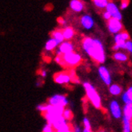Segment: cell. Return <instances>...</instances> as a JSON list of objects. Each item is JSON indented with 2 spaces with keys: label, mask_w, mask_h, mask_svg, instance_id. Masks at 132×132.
<instances>
[{
  "label": "cell",
  "mask_w": 132,
  "mask_h": 132,
  "mask_svg": "<svg viewBox=\"0 0 132 132\" xmlns=\"http://www.w3.org/2000/svg\"><path fill=\"white\" fill-rule=\"evenodd\" d=\"M114 60L118 61V62H121V63H123V62H127L128 59V56L127 54L123 53L122 51H116L114 55H113Z\"/></svg>",
  "instance_id": "20"
},
{
  "label": "cell",
  "mask_w": 132,
  "mask_h": 132,
  "mask_svg": "<svg viewBox=\"0 0 132 132\" xmlns=\"http://www.w3.org/2000/svg\"><path fill=\"white\" fill-rule=\"evenodd\" d=\"M126 43H119V44H114L113 46V50L116 51H119V50H125L126 48Z\"/></svg>",
  "instance_id": "27"
},
{
  "label": "cell",
  "mask_w": 132,
  "mask_h": 132,
  "mask_svg": "<svg viewBox=\"0 0 132 132\" xmlns=\"http://www.w3.org/2000/svg\"><path fill=\"white\" fill-rule=\"evenodd\" d=\"M125 44H126V48H125V50L127 51L129 53L132 54V40L130 39V40L127 41Z\"/></svg>",
  "instance_id": "29"
},
{
  "label": "cell",
  "mask_w": 132,
  "mask_h": 132,
  "mask_svg": "<svg viewBox=\"0 0 132 132\" xmlns=\"http://www.w3.org/2000/svg\"><path fill=\"white\" fill-rule=\"evenodd\" d=\"M75 50V46L71 41H64L63 43H61L57 50L55 51L56 56H61L63 55L73 52Z\"/></svg>",
  "instance_id": "7"
},
{
  "label": "cell",
  "mask_w": 132,
  "mask_h": 132,
  "mask_svg": "<svg viewBox=\"0 0 132 132\" xmlns=\"http://www.w3.org/2000/svg\"><path fill=\"white\" fill-rule=\"evenodd\" d=\"M130 2L127 1V0H124V1H121L120 3V9L121 10H125L126 8H127L129 6Z\"/></svg>",
  "instance_id": "30"
},
{
  "label": "cell",
  "mask_w": 132,
  "mask_h": 132,
  "mask_svg": "<svg viewBox=\"0 0 132 132\" xmlns=\"http://www.w3.org/2000/svg\"><path fill=\"white\" fill-rule=\"evenodd\" d=\"M122 117L132 121V104H126L122 108Z\"/></svg>",
  "instance_id": "17"
},
{
  "label": "cell",
  "mask_w": 132,
  "mask_h": 132,
  "mask_svg": "<svg viewBox=\"0 0 132 132\" xmlns=\"http://www.w3.org/2000/svg\"><path fill=\"white\" fill-rule=\"evenodd\" d=\"M59 22L60 23L61 25H63V26H65V25H66V23H67L66 20H65V19H63V18L59 19Z\"/></svg>",
  "instance_id": "35"
},
{
  "label": "cell",
  "mask_w": 132,
  "mask_h": 132,
  "mask_svg": "<svg viewBox=\"0 0 132 132\" xmlns=\"http://www.w3.org/2000/svg\"><path fill=\"white\" fill-rule=\"evenodd\" d=\"M82 125H83L84 128L91 130V124H90V120L87 118H84L83 119V120H82Z\"/></svg>",
  "instance_id": "28"
},
{
  "label": "cell",
  "mask_w": 132,
  "mask_h": 132,
  "mask_svg": "<svg viewBox=\"0 0 132 132\" xmlns=\"http://www.w3.org/2000/svg\"><path fill=\"white\" fill-rule=\"evenodd\" d=\"M122 132H132L131 121L122 117Z\"/></svg>",
  "instance_id": "21"
},
{
  "label": "cell",
  "mask_w": 132,
  "mask_h": 132,
  "mask_svg": "<svg viewBox=\"0 0 132 132\" xmlns=\"http://www.w3.org/2000/svg\"><path fill=\"white\" fill-rule=\"evenodd\" d=\"M98 132H106L105 130H98Z\"/></svg>",
  "instance_id": "38"
},
{
  "label": "cell",
  "mask_w": 132,
  "mask_h": 132,
  "mask_svg": "<svg viewBox=\"0 0 132 132\" xmlns=\"http://www.w3.org/2000/svg\"><path fill=\"white\" fill-rule=\"evenodd\" d=\"M51 38H53L54 39H55V40L58 42V43H59V45H60L61 43H63L65 41L62 30H54L53 32H51Z\"/></svg>",
  "instance_id": "19"
},
{
  "label": "cell",
  "mask_w": 132,
  "mask_h": 132,
  "mask_svg": "<svg viewBox=\"0 0 132 132\" xmlns=\"http://www.w3.org/2000/svg\"><path fill=\"white\" fill-rule=\"evenodd\" d=\"M54 81L56 83L60 85H67L72 82L71 78L70 76L68 71L67 72H59L55 75L54 76Z\"/></svg>",
  "instance_id": "10"
},
{
  "label": "cell",
  "mask_w": 132,
  "mask_h": 132,
  "mask_svg": "<svg viewBox=\"0 0 132 132\" xmlns=\"http://www.w3.org/2000/svg\"><path fill=\"white\" fill-rule=\"evenodd\" d=\"M107 29L110 33L115 35L123 31V25L120 20L111 19L107 22Z\"/></svg>",
  "instance_id": "5"
},
{
  "label": "cell",
  "mask_w": 132,
  "mask_h": 132,
  "mask_svg": "<svg viewBox=\"0 0 132 132\" xmlns=\"http://www.w3.org/2000/svg\"><path fill=\"white\" fill-rule=\"evenodd\" d=\"M80 24L85 30H90L95 26V20L90 14H83L80 19Z\"/></svg>",
  "instance_id": "11"
},
{
  "label": "cell",
  "mask_w": 132,
  "mask_h": 132,
  "mask_svg": "<svg viewBox=\"0 0 132 132\" xmlns=\"http://www.w3.org/2000/svg\"><path fill=\"white\" fill-rule=\"evenodd\" d=\"M82 47L93 61L98 64L104 63L106 61L104 46L99 39L91 37H85L82 41Z\"/></svg>",
  "instance_id": "1"
},
{
  "label": "cell",
  "mask_w": 132,
  "mask_h": 132,
  "mask_svg": "<svg viewBox=\"0 0 132 132\" xmlns=\"http://www.w3.org/2000/svg\"><path fill=\"white\" fill-rule=\"evenodd\" d=\"M98 73L100 77V79H102L103 83L106 86H111L112 84V79H111V73L105 66L103 65H100L98 68Z\"/></svg>",
  "instance_id": "6"
},
{
  "label": "cell",
  "mask_w": 132,
  "mask_h": 132,
  "mask_svg": "<svg viewBox=\"0 0 132 132\" xmlns=\"http://www.w3.org/2000/svg\"><path fill=\"white\" fill-rule=\"evenodd\" d=\"M126 92L127 93V95H129V97H130V98L131 100V103H132V86L129 87L127 88V90H126Z\"/></svg>",
  "instance_id": "33"
},
{
  "label": "cell",
  "mask_w": 132,
  "mask_h": 132,
  "mask_svg": "<svg viewBox=\"0 0 132 132\" xmlns=\"http://www.w3.org/2000/svg\"><path fill=\"white\" fill-rule=\"evenodd\" d=\"M63 116V118L65 119H67V121H71L73 119V113L71 109H69V108H65Z\"/></svg>",
  "instance_id": "23"
},
{
  "label": "cell",
  "mask_w": 132,
  "mask_h": 132,
  "mask_svg": "<svg viewBox=\"0 0 132 132\" xmlns=\"http://www.w3.org/2000/svg\"><path fill=\"white\" fill-rule=\"evenodd\" d=\"M128 40H130V35L127 31H122L117 35H115L114 37V44L126 43Z\"/></svg>",
  "instance_id": "13"
},
{
  "label": "cell",
  "mask_w": 132,
  "mask_h": 132,
  "mask_svg": "<svg viewBox=\"0 0 132 132\" xmlns=\"http://www.w3.org/2000/svg\"><path fill=\"white\" fill-rule=\"evenodd\" d=\"M62 31H63V35L65 41L71 40L75 35V30L71 27H65L63 30H62Z\"/></svg>",
  "instance_id": "14"
},
{
  "label": "cell",
  "mask_w": 132,
  "mask_h": 132,
  "mask_svg": "<svg viewBox=\"0 0 132 132\" xmlns=\"http://www.w3.org/2000/svg\"><path fill=\"white\" fill-rule=\"evenodd\" d=\"M103 19H104L105 20H106L107 22L109 21L110 19H112V17H111V15L110 14V13H108L106 11H105L103 13Z\"/></svg>",
  "instance_id": "31"
},
{
  "label": "cell",
  "mask_w": 132,
  "mask_h": 132,
  "mask_svg": "<svg viewBox=\"0 0 132 132\" xmlns=\"http://www.w3.org/2000/svg\"><path fill=\"white\" fill-rule=\"evenodd\" d=\"M70 8L74 12L80 13L84 10V3L80 0H71L70 2Z\"/></svg>",
  "instance_id": "12"
},
{
  "label": "cell",
  "mask_w": 132,
  "mask_h": 132,
  "mask_svg": "<svg viewBox=\"0 0 132 132\" xmlns=\"http://www.w3.org/2000/svg\"><path fill=\"white\" fill-rule=\"evenodd\" d=\"M82 55L79 53L73 51L71 53L63 55L61 56H55V61L59 65L64 67L74 68L79 66L82 63Z\"/></svg>",
  "instance_id": "2"
},
{
  "label": "cell",
  "mask_w": 132,
  "mask_h": 132,
  "mask_svg": "<svg viewBox=\"0 0 132 132\" xmlns=\"http://www.w3.org/2000/svg\"><path fill=\"white\" fill-rule=\"evenodd\" d=\"M72 129H73V132H82V130H83V129H82L81 127L79 125L72 126Z\"/></svg>",
  "instance_id": "32"
},
{
  "label": "cell",
  "mask_w": 132,
  "mask_h": 132,
  "mask_svg": "<svg viewBox=\"0 0 132 132\" xmlns=\"http://www.w3.org/2000/svg\"><path fill=\"white\" fill-rule=\"evenodd\" d=\"M93 3L98 9H106L109 1L108 0H93Z\"/></svg>",
  "instance_id": "22"
},
{
  "label": "cell",
  "mask_w": 132,
  "mask_h": 132,
  "mask_svg": "<svg viewBox=\"0 0 132 132\" xmlns=\"http://www.w3.org/2000/svg\"><path fill=\"white\" fill-rule=\"evenodd\" d=\"M83 88L86 92V95L90 103L96 109H100L102 107V99L95 87L89 82H83Z\"/></svg>",
  "instance_id": "3"
},
{
  "label": "cell",
  "mask_w": 132,
  "mask_h": 132,
  "mask_svg": "<svg viewBox=\"0 0 132 132\" xmlns=\"http://www.w3.org/2000/svg\"><path fill=\"white\" fill-rule=\"evenodd\" d=\"M47 106H48V103H41V104H38L36 106V109L39 111L42 112L43 114L46 112V110H47Z\"/></svg>",
  "instance_id": "24"
},
{
  "label": "cell",
  "mask_w": 132,
  "mask_h": 132,
  "mask_svg": "<svg viewBox=\"0 0 132 132\" xmlns=\"http://www.w3.org/2000/svg\"><path fill=\"white\" fill-rule=\"evenodd\" d=\"M59 44L58 43V42L55 39H54L53 38H51L46 42L44 48L46 51H52L55 49H56L57 47H59Z\"/></svg>",
  "instance_id": "16"
},
{
  "label": "cell",
  "mask_w": 132,
  "mask_h": 132,
  "mask_svg": "<svg viewBox=\"0 0 132 132\" xmlns=\"http://www.w3.org/2000/svg\"><path fill=\"white\" fill-rule=\"evenodd\" d=\"M109 92L113 96H119L122 94V89L121 86H119V84L113 83L109 87Z\"/></svg>",
  "instance_id": "18"
},
{
  "label": "cell",
  "mask_w": 132,
  "mask_h": 132,
  "mask_svg": "<svg viewBox=\"0 0 132 132\" xmlns=\"http://www.w3.org/2000/svg\"><path fill=\"white\" fill-rule=\"evenodd\" d=\"M48 104L66 108L69 104V100L66 95L57 94L52 95L48 98Z\"/></svg>",
  "instance_id": "4"
},
{
  "label": "cell",
  "mask_w": 132,
  "mask_h": 132,
  "mask_svg": "<svg viewBox=\"0 0 132 132\" xmlns=\"http://www.w3.org/2000/svg\"><path fill=\"white\" fill-rule=\"evenodd\" d=\"M131 55H132V54H131Z\"/></svg>",
  "instance_id": "39"
},
{
  "label": "cell",
  "mask_w": 132,
  "mask_h": 132,
  "mask_svg": "<svg viewBox=\"0 0 132 132\" xmlns=\"http://www.w3.org/2000/svg\"><path fill=\"white\" fill-rule=\"evenodd\" d=\"M40 75H41V76H42L43 78H45V77H46V75H47V72H46V71H45V70H42Z\"/></svg>",
  "instance_id": "36"
},
{
  "label": "cell",
  "mask_w": 132,
  "mask_h": 132,
  "mask_svg": "<svg viewBox=\"0 0 132 132\" xmlns=\"http://www.w3.org/2000/svg\"><path fill=\"white\" fill-rule=\"evenodd\" d=\"M82 132H92V130H90V129H86V128H83V130H82Z\"/></svg>",
  "instance_id": "37"
},
{
  "label": "cell",
  "mask_w": 132,
  "mask_h": 132,
  "mask_svg": "<svg viewBox=\"0 0 132 132\" xmlns=\"http://www.w3.org/2000/svg\"><path fill=\"white\" fill-rule=\"evenodd\" d=\"M109 110L111 116L115 119H119L122 117V109L118 101L112 100L109 105Z\"/></svg>",
  "instance_id": "8"
},
{
  "label": "cell",
  "mask_w": 132,
  "mask_h": 132,
  "mask_svg": "<svg viewBox=\"0 0 132 132\" xmlns=\"http://www.w3.org/2000/svg\"><path fill=\"white\" fill-rule=\"evenodd\" d=\"M106 11L108 13H110L112 19H118L120 21L122 20V13L119 8V6H117V4H116L115 3L109 1V3H108V5L106 6Z\"/></svg>",
  "instance_id": "9"
},
{
  "label": "cell",
  "mask_w": 132,
  "mask_h": 132,
  "mask_svg": "<svg viewBox=\"0 0 132 132\" xmlns=\"http://www.w3.org/2000/svg\"><path fill=\"white\" fill-rule=\"evenodd\" d=\"M56 132H73V129H72V127H71V128H67V129L56 130Z\"/></svg>",
  "instance_id": "34"
},
{
  "label": "cell",
  "mask_w": 132,
  "mask_h": 132,
  "mask_svg": "<svg viewBox=\"0 0 132 132\" xmlns=\"http://www.w3.org/2000/svg\"><path fill=\"white\" fill-rule=\"evenodd\" d=\"M122 102L124 103V105H126V104H132L131 100H130L129 95H127V93L126 91L123 92L122 94Z\"/></svg>",
  "instance_id": "25"
},
{
  "label": "cell",
  "mask_w": 132,
  "mask_h": 132,
  "mask_svg": "<svg viewBox=\"0 0 132 132\" xmlns=\"http://www.w3.org/2000/svg\"><path fill=\"white\" fill-rule=\"evenodd\" d=\"M64 110H65V108H63V107L52 106V105L48 104L47 110H46V113H50V114H56V115H63Z\"/></svg>",
  "instance_id": "15"
},
{
  "label": "cell",
  "mask_w": 132,
  "mask_h": 132,
  "mask_svg": "<svg viewBox=\"0 0 132 132\" xmlns=\"http://www.w3.org/2000/svg\"><path fill=\"white\" fill-rule=\"evenodd\" d=\"M42 131L43 132H56V130L52 127V125H51V124H49L47 122H46L44 125V127H43Z\"/></svg>",
  "instance_id": "26"
}]
</instances>
